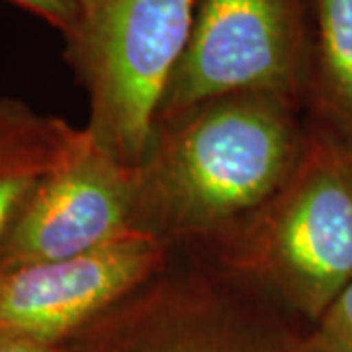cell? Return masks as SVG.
<instances>
[{"label": "cell", "mask_w": 352, "mask_h": 352, "mask_svg": "<svg viewBox=\"0 0 352 352\" xmlns=\"http://www.w3.org/2000/svg\"><path fill=\"white\" fill-rule=\"evenodd\" d=\"M300 104L233 92L159 122L138 166L135 229L166 245L215 243L268 201L307 147Z\"/></svg>", "instance_id": "6da1fadb"}, {"label": "cell", "mask_w": 352, "mask_h": 352, "mask_svg": "<svg viewBox=\"0 0 352 352\" xmlns=\"http://www.w3.org/2000/svg\"><path fill=\"white\" fill-rule=\"evenodd\" d=\"M221 270L317 323L352 282V149L307 141L282 188L214 243Z\"/></svg>", "instance_id": "7a4b0ae2"}, {"label": "cell", "mask_w": 352, "mask_h": 352, "mask_svg": "<svg viewBox=\"0 0 352 352\" xmlns=\"http://www.w3.org/2000/svg\"><path fill=\"white\" fill-rule=\"evenodd\" d=\"M196 0H80L65 59L87 90L92 141L139 166L157 113L186 50Z\"/></svg>", "instance_id": "3957f363"}, {"label": "cell", "mask_w": 352, "mask_h": 352, "mask_svg": "<svg viewBox=\"0 0 352 352\" xmlns=\"http://www.w3.org/2000/svg\"><path fill=\"white\" fill-rule=\"evenodd\" d=\"M61 352H307L272 303L219 268L163 270L96 317Z\"/></svg>", "instance_id": "277c9868"}, {"label": "cell", "mask_w": 352, "mask_h": 352, "mask_svg": "<svg viewBox=\"0 0 352 352\" xmlns=\"http://www.w3.org/2000/svg\"><path fill=\"white\" fill-rule=\"evenodd\" d=\"M309 55L311 0H196L157 124L233 92H272L300 104Z\"/></svg>", "instance_id": "5b68a950"}, {"label": "cell", "mask_w": 352, "mask_h": 352, "mask_svg": "<svg viewBox=\"0 0 352 352\" xmlns=\"http://www.w3.org/2000/svg\"><path fill=\"white\" fill-rule=\"evenodd\" d=\"M138 166L118 163L85 129L25 200L0 241V270L94 251L135 229Z\"/></svg>", "instance_id": "8992f818"}, {"label": "cell", "mask_w": 352, "mask_h": 352, "mask_svg": "<svg viewBox=\"0 0 352 352\" xmlns=\"http://www.w3.org/2000/svg\"><path fill=\"white\" fill-rule=\"evenodd\" d=\"M168 263L170 245L131 231L76 256L0 270V331L63 346Z\"/></svg>", "instance_id": "52a82bcc"}, {"label": "cell", "mask_w": 352, "mask_h": 352, "mask_svg": "<svg viewBox=\"0 0 352 352\" xmlns=\"http://www.w3.org/2000/svg\"><path fill=\"white\" fill-rule=\"evenodd\" d=\"M85 133L63 118L0 96V241L38 184L69 157Z\"/></svg>", "instance_id": "ba28073f"}, {"label": "cell", "mask_w": 352, "mask_h": 352, "mask_svg": "<svg viewBox=\"0 0 352 352\" xmlns=\"http://www.w3.org/2000/svg\"><path fill=\"white\" fill-rule=\"evenodd\" d=\"M305 98L352 149V0H311Z\"/></svg>", "instance_id": "9c48e42d"}, {"label": "cell", "mask_w": 352, "mask_h": 352, "mask_svg": "<svg viewBox=\"0 0 352 352\" xmlns=\"http://www.w3.org/2000/svg\"><path fill=\"white\" fill-rule=\"evenodd\" d=\"M307 352H352V282L305 333Z\"/></svg>", "instance_id": "30bf717a"}, {"label": "cell", "mask_w": 352, "mask_h": 352, "mask_svg": "<svg viewBox=\"0 0 352 352\" xmlns=\"http://www.w3.org/2000/svg\"><path fill=\"white\" fill-rule=\"evenodd\" d=\"M8 2L36 14L51 28H55L63 38L73 30L80 10V0H8Z\"/></svg>", "instance_id": "8fae6325"}, {"label": "cell", "mask_w": 352, "mask_h": 352, "mask_svg": "<svg viewBox=\"0 0 352 352\" xmlns=\"http://www.w3.org/2000/svg\"><path fill=\"white\" fill-rule=\"evenodd\" d=\"M0 352H61V346L12 331H0Z\"/></svg>", "instance_id": "7c38bea8"}]
</instances>
